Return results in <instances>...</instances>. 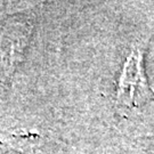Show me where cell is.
Wrapping results in <instances>:
<instances>
[{"label": "cell", "mask_w": 154, "mask_h": 154, "mask_svg": "<svg viewBox=\"0 0 154 154\" xmlns=\"http://www.w3.org/2000/svg\"><path fill=\"white\" fill-rule=\"evenodd\" d=\"M33 33V21L29 17H13L0 29V79L14 74L24 58Z\"/></svg>", "instance_id": "2"}, {"label": "cell", "mask_w": 154, "mask_h": 154, "mask_svg": "<svg viewBox=\"0 0 154 154\" xmlns=\"http://www.w3.org/2000/svg\"><path fill=\"white\" fill-rule=\"evenodd\" d=\"M145 50L135 47L127 57L116 91V105L134 110L154 102V90L151 88L144 66Z\"/></svg>", "instance_id": "1"}, {"label": "cell", "mask_w": 154, "mask_h": 154, "mask_svg": "<svg viewBox=\"0 0 154 154\" xmlns=\"http://www.w3.org/2000/svg\"><path fill=\"white\" fill-rule=\"evenodd\" d=\"M42 142L38 132H14L0 139V154H41Z\"/></svg>", "instance_id": "3"}]
</instances>
